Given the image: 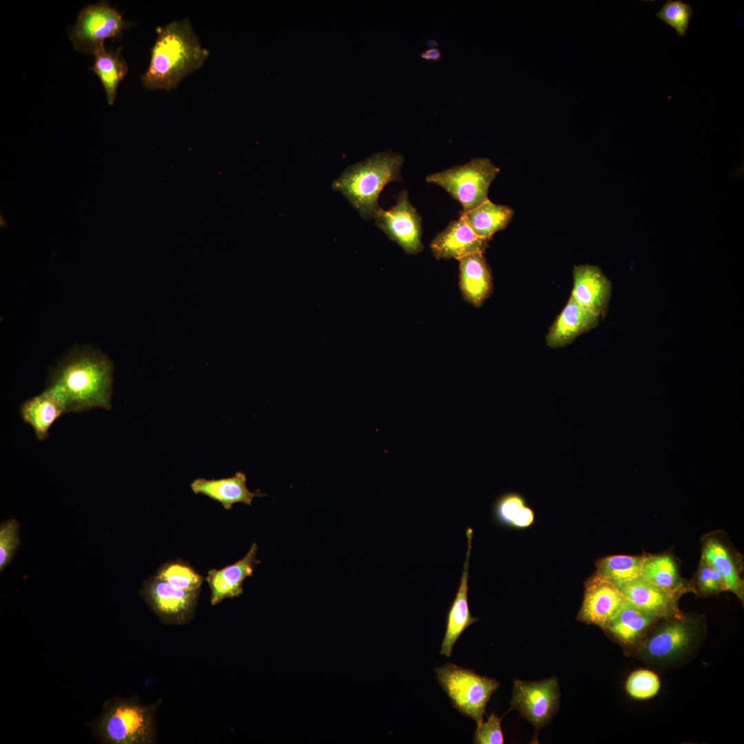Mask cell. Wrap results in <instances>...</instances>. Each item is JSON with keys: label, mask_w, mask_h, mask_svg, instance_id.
<instances>
[{"label": "cell", "mask_w": 744, "mask_h": 744, "mask_svg": "<svg viewBox=\"0 0 744 744\" xmlns=\"http://www.w3.org/2000/svg\"><path fill=\"white\" fill-rule=\"evenodd\" d=\"M113 364L90 348L70 352L50 374L45 389L56 396L67 413L111 409Z\"/></svg>", "instance_id": "obj_1"}, {"label": "cell", "mask_w": 744, "mask_h": 744, "mask_svg": "<svg viewBox=\"0 0 744 744\" xmlns=\"http://www.w3.org/2000/svg\"><path fill=\"white\" fill-rule=\"evenodd\" d=\"M148 68L141 76L149 90H171L200 68L209 52L200 42L188 19L175 20L156 30Z\"/></svg>", "instance_id": "obj_2"}, {"label": "cell", "mask_w": 744, "mask_h": 744, "mask_svg": "<svg viewBox=\"0 0 744 744\" xmlns=\"http://www.w3.org/2000/svg\"><path fill=\"white\" fill-rule=\"evenodd\" d=\"M404 158L391 152H378L349 166L332 183L364 219L374 218L381 209L378 196L393 181H400Z\"/></svg>", "instance_id": "obj_3"}, {"label": "cell", "mask_w": 744, "mask_h": 744, "mask_svg": "<svg viewBox=\"0 0 744 744\" xmlns=\"http://www.w3.org/2000/svg\"><path fill=\"white\" fill-rule=\"evenodd\" d=\"M154 710L135 699H109L93 722L92 732L102 743H152L156 736Z\"/></svg>", "instance_id": "obj_4"}, {"label": "cell", "mask_w": 744, "mask_h": 744, "mask_svg": "<svg viewBox=\"0 0 744 744\" xmlns=\"http://www.w3.org/2000/svg\"><path fill=\"white\" fill-rule=\"evenodd\" d=\"M437 681L453 707L479 725L484 721L486 706L499 685L497 680L473 670L447 663L435 668Z\"/></svg>", "instance_id": "obj_5"}, {"label": "cell", "mask_w": 744, "mask_h": 744, "mask_svg": "<svg viewBox=\"0 0 744 744\" xmlns=\"http://www.w3.org/2000/svg\"><path fill=\"white\" fill-rule=\"evenodd\" d=\"M500 169L488 158H473L470 162L426 177L429 183L439 185L459 202L462 213L467 212L488 200V189Z\"/></svg>", "instance_id": "obj_6"}, {"label": "cell", "mask_w": 744, "mask_h": 744, "mask_svg": "<svg viewBox=\"0 0 744 744\" xmlns=\"http://www.w3.org/2000/svg\"><path fill=\"white\" fill-rule=\"evenodd\" d=\"M129 25L109 3L90 4L79 14L70 39L76 51L94 55L106 39L118 38Z\"/></svg>", "instance_id": "obj_7"}, {"label": "cell", "mask_w": 744, "mask_h": 744, "mask_svg": "<svg viewBox=\"0 0 744 744\" xmlns=\"http://www.w3.org/2000/svg\"><path fill=\"white\" fill-rule=\"evenodd\" d=\"M374 218L375 225L406 254L423 250L422 218L411 205L406 191L399 194L394 206L387 210L381 208Z\"/></svg>", "instance_id": "obj_8"}, {"label": "cell", "mask_w": 744, "mask_h": 744, "mask_svg": "<svg viewBox=\"0 0 744 744\" xmlns=\"http://www.w3.org/2000/svg\"><path fill=\"white\" fill-rule=\"evenodd\" d=\"M559 699V686L554 677L540 681L515 680L510 703L538 730L551 719Z\"/></svg>", "instance_id": "obj_9"}, {"label": "cell", "mask_w": 744, "mask_h": 744, "mask_svg": "<svg viewBox=\"0 0 744 744\" xmlns=\"http://www.w3.org/2000/svg\"><path fill=\"white\" fill-rule=\"evenodd\" d=\"M141 595L161 619L182 623L193 613L198 590H185L174 587L155 575L145 582Z\"/></svg>", "instance_id": "obj_10"}, {"label": "cell", "mask_w": 744, "mask_h": 744, "mask_svg": "<svg viewBox=\"0 0 744 744\" xmlns=\"http://www.w3.org/2000/svg\"><path fill=\"white\" fill-rule=\"evenodd\" d=\"M626 598L621 590L597 572L585 583L577 620L606 630Z\"/></svg>", "instance_id": "obj_11"}, {"label": "cell", "mask_w": 744, "mask_h": 744, "mask_svg": "<svg viewBox=\"0 0 744 744\" xmlns=\"http://www.w3.org/2000/svg\"><path fill=\"white\" fill-rule=\"evenodd\" d=\"M490 240L477 236L464 217L451 221L431 240L430 248L437 259L459 260L474 254H484Z\"/></svg>", "instance_id": "obj_12"}, {"label": "cell", "mask_w": 744, "mask_h": 744, "mask_svg": "<svg viewBox=\"0 0 744 744\" xmlns=\"http://www.w3.org/2000/svg\"><path fill=\"white\" fill-rule=\"evenodd\" d=\"M695 637L690 623L683 618L675 619L651 633L642 643L641 652L651 660H669L686 651Z\"/></svg>", "instance_id": "obj_13"}, {"label": "cell", "mask_w": 744, "mask_h": 744, "mask_svg": "<svg viewBox=\"0 0 744 744\" xmlns=\"http://www.w3.org/2000/svg\"><path fill=\"white\" fill-rule=\"evenodd\" d=\"M473 534V529L468 528L466 531L468 547L460 583L446 614L445 634L440 648V654L446 657H451L454 644L464 630L479 620L471 616L468 602L469 559Z\"/></svg>", "instance_id": "obj_14"}, {"label": "cell", "mask_w": 744, "mask_h": 744, "mask_svg": "<svg viewBox=\"0 0 744 744\" xmlns=\"http://www.w3.org/2000/svg\"><path fill=\"white\" fill-rule=\"evenodd\" d=\"M573 278L571 297L585 309L599 316L604 313L612 287L601 269L589 265L575 266Z\"/></svg>", "instance_id": "obj_15"}, {"label": "cell", "mask_w": 744, "mask_h": 744, "mask_svg": "<svg viewBox=\"0 0 744 744\" xmlns=\"http://www.w3.org/2000/svg\"><path fill=\"white\" fill-rule=\"evenodd\" d=\"M257 550V545L254 543L242 559L222 569L209 570L206 580L211 589L212 605L242 593L243 581L253 575L255 566L260 562L256 558Z\"/></svg>", "instance_id": "obj_16"}, {"label": "cell", "mask_w": 744, "mask_h": 744, "mask_svg": "<svg viewBox=\"0 0 744 744\" xmlns=\"http://www.w3.org/2000/svg\"><path fill=\"white\" fill-rule=\"evenodd\" d=\"M619 589L630 603L657 619L682 618L677 606L679 597L661 590L641 578Z\"/></svg>", "instance_id": "obj_17"}, {"label": "cell", "mask_w": 744, "mask_h": 744, "mask_svg": "<svg viewBox=\"0 0 744 744\" xmlns=\"http://www.w3.org/2000/svg\"><path fill=\"white\" fill-rule=\"evenodd\" d=\"M600 316L585 309L571 296L553 322L546 335V344L559 348L570 344L579 335L592 329Z\"/></svg>", "instance_id": "obj_18"}, {"label": "cell", "mask_w": 744, "mask_h": 744, "mask_svg": "<svg viewBox=\"0 0 744 744\" xmlns=\"http://www.w3.org/2000/svg\"><path fill=\"white\" fill-rule=\"evenodd\" d=\"M459 261V285L465 301L480 307L490 295L493 278L483 254H474Z\"/></svg>", "instance_id": "obj_19"}, {"label": "cell", "mask_w": 744, "mask_h": 744, "mask_svg": "<svg viewBox=\"0 0 744 744\" xmlns=\"http://www.w3.org/2000/svg\"><path fill=\"white\" fill-rule=\"evenodd\" d=\"M246 482L245 474L239 471L234 475L225 478H198L192 482L190 487L195 494L206 495L220 502L225 509L229 510L236 503L251 505L255 497L264 495L260 491H251L247 488Z\"/></svg>", "instance_id": "obj_20"}, {"label": "cell", "mask_w": 744, "mask_h": 744, "mask_svg": "<svg viewBox=\"0 0 744 744\" xmlns=\"http://www.w3.org/2000/svg\"><path fill=\"white\" fill-rule=\"evenodd\" d=\"M65 413L66 411L62 402L46 389L28 399L19 406L21 419L32 427L36 437L40 441L48 437L51 426Z\"/></svg>", "instance_id": "obj_21"}, {"label": "cell", "mask_w": 744, "mask_h": 744, "mask_svg": "<svg viewBox=\"0 0 744 744\" xmlns=\"http://www.w3.org/2000/svg\"><path fill=\"white\" fill-rule=\"evenodd\" d=\"M657 619L626 599L605 630L621 643L631 645L635 643Z\"/></svg>", "instance_id": "obj_22"}, {"label": "cell", "mask_w": 744, "mask_h": 744, "mask_svg": "<svg viewBox=\"0 0 744 744\" xmlns=\"http://www.w3.org/2000/svg\"><path fill=\"white\" fill-rule=\"evenodd\" d=\"M461 214L477 236L490 240L495 233L509 225L515 211L507 205L495 204L488 199Z\"/></svg>", "instance_id": "obj_23"}, {"label": "cell", "mask_w": 744, "mask_h": 744, "mask_svg": "<svg viewBox=\"0 0 744 744\" xmlns=\"http://www.w3.org/2000/svg\"><path fill=\"white\" fill-rule=\"evenodd\" d=\"M492 513L498 525L516 529L527 528L535 520L534 511L526 498L515 491L506 492L497 497L493 502Z\"/></svg>", "instance_id": "obj_24"}, {"label": "cell", "mask_w": 744, "mask_h": 744, "mask_svg": "<svg viewBox=\"0 0 744 744\" xmlns=\"http://www.w3.org/2000/svg\"><path fill=\"white\" fill-rule=\"evenodd\" d=\"M641 578L679 597L688 591L679 576L674 559L668 555L646 557Z\"/></svg>", "instance_id": "obj_25"}, {"label": "cell", "mask_w": 744, "mask_h": 744, "mask_svg": "<svg viewBox=\"0 0 744 744\" xmlns=\"http://www.w3.org/2000/svg\"><path fill=\"white\" fill-rule=\"evenodd\" d=\"M94 56L95 59L91 70L99 78L107 103L112 105L115 101L118 86L125 76L128 66L121 56V48L108 51L103 48Z\"/></svg>", "instance_id": "obj_26"}, {"label": "cell", "mask_w": 744, "mask_h": 744, "mask_svg": "<svg viewBox=\"0 0 744 744\" xmlns=\"http://www.w3.org/2000/svg\"><path fill=\"white\" fill-rule=\"evenodd\" d=\"M645 558L644 556H608L597 562V572L619 588L641 577Z\"/></svg>", "instance_id": "obj_27"}, {"label": "cell", "mask_w": 744, "mask_h": 744, "mask_svg": "<svg viewBox=\"0 0 744 744\" xmlns=\"http://www.w3.org/2000/svg\"><path fill=\"white\" fill-rule=\"evenodd\" d=\"M702 557L721 575L725 590L743 597V582L733 558L727 548L714 538L708 539L703 548Z\"/></svg>", "instance_id": "obj_28"}, {"label": "cell", "mask_w": 744, "mask_h": 744, "mask_svg": "<svg viewBox=\"0 0 744 744\" xmlns=\"http://www.w3.org/2000/svg\"><path fill=\"white\" fill-rule=\"evenodd\" d=\"M171 586L185 590H198L203 577L187 563L174 561L163 565L156 575Z\"/></svg>", "instance_id": "obj_29"}, {"label": "cell", "mask_w": 744, "mask_h": 744, "mask_svg": "<svg viewBox=\"0 0 744 744\" xmlns=\"http://www.w3.org/2000/svg\"><path fill=\"white\" fill-rule=\"evenodd\" d=\"M655 16L672 28L678 36L683 37L689 28L693 9L682 0H667Z\"/></svg>", "instance_id": "obj_30"}, {"label": "cell", "mask_w": 744, "mask_h": 744, "mask_svg": "<svg viewBox=\"0 0 744 744\" xmlns=\"http://www.w3.org/2000/svg\"><path fill=\"white\" fill-rule=\"evenodd\" d=\"M628 694L636 699H648L654 696L660 688L657 675L648 670H639L632 672L626 684Z\"/></svg>", "instance_id": "obj_31"}, {"label": "cell", "mask_w": 744, "mask_h": 744, "mask_svg": "<svg viewBox=\"0 0 744 744\" xmlns=\"http://www.w3.org/2000/svg\"><path fill=\"white\" fill-rule=\"evenodd\" d=\"M19 525L15 519L4 521L0 526V570L12 560L19 544Z\"/></svg>", "instance_id": "obj_32"}, {"label": "cell", "mask_w": 744, "mask_h": 744, "mask_svg": "<svg viewBox=\"0 0 744 744\" xmlns=\"http://www.w3.org/2000/svg\"><path fill=\"white\" fill-rule=\"evenodd\" d=\"M697 585L699 590L705 595H712L725 590L721 575L703 557L701 558L698 570Z\"/></svg>", "instance_id": "obj_33"}, {"label": "cell", "mask_w": 744, "mask_h": 744, "mask_svg": "<svg viewBox=\"0 0 744 744\" xmlns=\"http://www.w3.org/2000/svg\"><path fill=\"white\" fill-rule=\"evenodd\" d=\"M474 743L476 744H502L504 736L501 727V719L494 713L488 716L486 721H483L477 728L474 734Z\"/></svg>", "instance_id": "obj_34"}, {"label": "cell", "mask_w": 744, "mask_h": 744, "mask_svg": "<svg viewBox=\"0 0 744 744\" xmlns=\"http://www.w3.org/2000/svg\"><path fill=\"white\" fill-rule=\"evenodd\" d=\"M420 57L428 61H438L441 59L442 54L438 49L432 48L422 53Z\"/></svg>", "instance_id": "obj_35"}]
</instances>
